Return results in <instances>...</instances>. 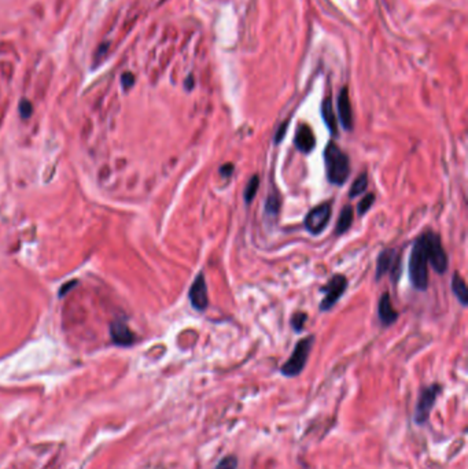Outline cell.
<instances>
[{
	"label": "cell",
	"instance_id": "18",
	"mask_svg": "<svg viewBox=\"0 0 468 469\" xmlns=\"http://www.w3.org/2000/svg\"><path fill=\"white\" fill-rule=\"evenodd\" d=\"M280 196L278 192H274V194H271L268 196V199H267V203H265V211H267V214H274L276 216L280 210Z\"/></svg>",
	"mask_w": 468,
	"mask_h": 469
},
{
	"label": "cell",
	"instance_id": "25",
	"mask_svg": "<svg viewBox=\"0 0 468 469\" xmlns=\"http://www.w3.org/2000/svg\"><path fill=\"white\" fill-rule=\"evenodd\" d=\"M121 83L122 87H124V90H129L133 83H135V77H133V74L132 73H125L121 77Z\"/></svg>",
	"mask_w": 468,
	"mask_h": 469
},
{
	"label": "cell",
	"instance_id": "15",
	"mask_svg": "<svg viewBox=\"0 0 468 469\" xmlns=\"http://www.w3.org/2000/svg\"><path fill=\"white\" fill-rule=\"evenodd\" d=\"M452 290H453V294H454L456 298L458 299V302H460L463 306H467L468 305L467 285H465V281H464L463 277H461L458 273L453 274Z\"/></svg>",
	"mask_w": 468,
	"mask_h": 469
},
{
	"label": "cell",
	"instance_id": "22",
	"mask_svg": "<svg viewBox=\"0 0 468 469\" xmlns=\"http://www.w3.org/2000/svg\"><path fill=\"white\" fill-rule=\"evenodd\" d=\"M238 468V458L235 455H226L224 458L218 461L214 469H237Z\"/></svg>",
	"mask_w": 468,
	"mask_h": 469
},
{
	"label": "cell",
	"instance_id": "7",
	"mask_svg": "<svg viewBox=\"0 0 468 469\" xmlns=\"http://www.w3.org/2000/svg\"><path fill=\"white\" fill-rule=\"evenodd\" d=\"M441 391V387L437 384H432L421 391L420 398L417 401L415 409V421L417 424H424L428 418V414L431 411L432 406L435 403L438 394Z\"/></svg>",
	"mask_w": 468,
	"mask_h": 469
},
{
	"label": "cell",
	"instance_id": "26",
	"mask_svg": "<svg viewBox=\"0 0 468 469\" xmlns=\"http://www.w3.org/2000/svg\"><path fill=\"white\" fill-rule=\"evenodd\" d=\"M233 172V165L232 164H225L222 165L220 168V174L221 176H224V177H229Z\"/></svg>",
	"mask_w": 468,
	"mask_h": 469
},
{
	"label": "cell",
	"instance_id": "9",
	"mask_svg": "<svg viewBox=\"0 0 468 469\" xmlns=\"http://www.w3.org/2000/svg\"><path fill=\"white\" fill-rule=\"evenodd\" d=\"M337 107L338 117H339V121L342 124V127L347 131H350L353 128V110L347 88H342L339 92L337 99Z\"/></svg>",
	"mask_w": 468,
	"mask_h": 469
},
{
	"label": "cell",
	"instance_id": "11",
	"mask_svg": "<svg viewBox=\"0 0 468 469\" xmlns=\"http://www.w3.org/2000/svg\"><path fill=\"white\" fill-rule=\"evenodd\" d=\"M295 147L302 153H311L316 144V137L312 132V129L306 124L300 125L298 131L295 133Z\"/></svg>",
	"mask_w": 468,
	"mask_h": 469
},
{
	"label": "cell",
	"instance_id": "14",
	"mask_svg": "<svg viewBox=\"0 0 468 469\" xmlns=\"http://www.w3.org/2000/svg\"><path fill=\"white\" fill-rule=\"evenodd\" d=\"M321 114H323V120H324V122H326L328 131H330L332 135H335V133L338 132L337 116H335V111H334L332 102L330 98H327L326 101L323 102V106H321Z\"/></svg>",
	"mask_w": 468,
	"mask_h": 469
},
{
	"label": "cell",
	"instance_id": "24",
	"mask_svg": "<svg viewBox=\"0 0 468 469\" xmlns=\"http://www.w3.org/2000/svg\"><path fill=\"white\" fill-rule=\"evenodd\" d=\"M32 113H33V107H32V103L27 99H24V101L20 102V114H21L22 118H29L32 116Z\"/></svg>",
	"mask_w": 468,
	"mask_h": 469
},
{
	"label": "cell",
	"instance_id": "6",
	"mask_svg": "<svg viewBox=\"0 0 468 469\" xmlns=\"http://www.w3.org/2000/svg\"><path fill=\"white\" fill-rule=\"evenodd\" d=\"M347 287V279L343 274H335L332 279L326 284L323 291L326 292V296L323 298L320 303L321 311H328L332 306L335 305L339 298L345 294Z\"/></svg>",
	"mask_w": 468,
	"mask_h": 469
},
{
	"label": "cell",
	"instance_id": "20",
	"mask_svg": "<svg viewBox=\"0 0 468 469\" xmlns=\"http://www.w3.org/2000/svg\"><path fill=\"white\" fill-rule=\"evenodd\" d=\"M374 201H375L374 194H368V195L364 196L363 199H361V202H358V206H357L358 216H364V214H365V213H367V211L372 207Z\"/></svg>",
	"mask_w": 468,
	"mask_h": 469
},
{
	"label": "cell",
	"instance_id": "3",
	"mask_svg": "<svg viewBox=\"0 0 468 469\" xmlns=\"http://www.w3.org/2000/svg\"><path fill=\"white\" fill-rule=\"evenodd\" d=\"M313 343H315V337L313 336H306L304 339H301L300 342L297 343L294 351L290 355V358L284 362V365L280 368V372L287 377H294L304 370L308 361V357L311 354V350L313 347Z\"/></svg>",
	"mask_w": 468,
	"mask_h": 469
},
{
	"label": "cell",
	"instance_id": "28",
	"mask_svg": "<svg viewBox=\"0 0 468 469\" xmlns=\"http://www.w3.org/2000/svg\"><path fill=\"white\" fill-rule=\"evenodd\" d=\"M76 284H77V281H70L69 284H65L62 288H61V292H59V295L62 296L63 294L66 292V291H69V288H70V287H73V285H76Z\"/></svg>",
	"mask_w": 468,
	"mask_h": 469
},
{
	"label": "cell",
	"instance_id": "17",
	"mask_svg": "<svg viewBox=\"0 0 468 469\" xmlns=\"http://www.w3.org/2000/svg\"><path fill=\"white\" fill-rule=\"evenodd\" d=\"M367 187H368V176L364 172V173L360 174L357 179L353 181L350 191H349V198L353 199V198H356V196H358L360 194H363L364 191L367 190Z\"/></svg>",
	"mask_w": 468,
	"mask_h": 469
},
{
	"label": "cell",
	"instance_id": "5",
	"mask_svg": "<svg viewBox=\"0 0 468 469\" xmlns=\"http://www.w3.org/2000/svg\"><path fill=\"white\" fill-rule=\"evenodd\" d=\"M330 218H331V205L324 202V203L313 207L306 214L304 227L312 235H320L326 229Z\"/></svg>",
	"mask_w": 468,
	"mask_h": 469
},
{
	"label": "cell",
	"instance_id": "1",
	"mask_svg": "<svg viewBox=\"0 0 468 469\" xmlns=\"http://www.w3.org/2000/svg\"><path fill=\"white\" fill-rule=\"evenodd\" d=\"M324 162H326L328 181L335 185L345 184L350 174V162L346 154L332 142L328 143V146L326 147Z\"/></svg>",
	"mask_w": 468,
	"mask_h": 469
},
{
	"label": "cell",
	"instance_id": "23",
	"mask_svg": "<svg viewBox=\"0 0 468 469\" xmlns=\"http://www.w3.org/2000/svg\"><path fill=\"white\" fill-rule=\"evenodd\" d=\"M389 272H390V276H391V280H393L394 283H397L401 276V255H398V254L395 255L394 262H393V265H391V268H390Z\"/></svg>",
	"mask_w": 468,
	"mask_h": 469
},
{
	"label": "cell",
	"instance_id": "8",
	"mask_svg": "<svg viewBox=\"0 0 468 469\" xmlns=\"http://www.w3.org/2000/svg\"><path fill=\"white\" fill-rule=\"evenodd\" d=\"M188 298L191 305L198 311L206 310L209 305V295H207V285H206L205 276L199 273L194 280L188 292Z\"/></svg>",
	"mask_w": 468,
	"mask_h": 469
},
{
	"label": "cell",
	"instance_id": "10",
	"mask_svg": "<svg viewBox=\"0 0 468 469\" xmlns=\"http://www.w3.org/2000/svg\"><path fill=\"white\" fill-rule=\"evenodd\" d=\"M378 311L379 318H380V321H382L383 325H391V324L395 322V320L398 318V313H397L394 307H393V303H391V298H390L389 292H384L383 295L380 296Z\"/></svg>",
	"mask_w": 468,
	"mask_h": 469
},
{
	"label": "cell",
	"instance_id": "27",
	"mask_svg": "<svg viewBox=\"0 0 468 469\" xmlns=\"http://www.w3.org/2000/svg\"><path fill=\"white\" fill-rule=\"evenodd\" d=\"M286 129H287V122H284L283 125L279 128V131L276 133V139H275V143H280V140L284 137V133H286Z\"/></svg>",
	"mask_w": 468,
	"mask_h": 469
},
{
	"label": "cell",
	"instance_id": "4",
	"mask_svg": "<svg viewBox=\"0 0 468 469\" xmlns=\"http://www.w3.org/2000/svg\"><path fill=\"white\" fill-rule=\"evenodd\" d=\"M424 243H426V251L428 264L435 269L438 273H445L447 269V257L445 250L442 247L441 239L437 233L427 232L423 233Z\"/></svg>",
	"mask_w": 468,
	"mask_h": 469
},
{
	"label": "cell",
	"instance_id": "12",
	"mask_svg": "<svg viewBox=\"0 0 468 469\" xmlns=\"http://www.w3.org/2000/svg\"><path fill=\"white\" fill-rule=\"evenodd\" d=\"M110 335L117 346H131L135 342V335L124 322H114L110 327Z\"/></svg>",
	"mask_w": 468,
	"mask_h": 469
},
{
	"label": "cell",
	"instance_id": "13",
	"mask_svg": "<svg viewBox=\"0 0 468 469\" xmlns=\"http://www.w3.org/2000/svg\"><path fill=\"white\" fill-rule=\"evenodd\" d=\"M395 251L391 248H386L382 253L379 254L378 262H376V280H379L382 276L387 273L391 268V265L394 262L395 259Z\"/></svg>",
	"mask_w": 468,
	"mask_h": 469
},
{
	"label": "cell",
	"instance_id": "16",
	"mask_svg": "<svg viewBox=\"0 0 468 469\" xmlns=\"http://www.w3.org/2000/svg\"><path fill=\"white\" fill-rule=\"evenodd\" d=\"M353 218H354V214H353V207L350 205L345 206L342 210H341L339 218H338L335 233H337V235H343V233L346 232L347 229L352 227Z\"/></svg>",
	"mask_w": 468,
	"mask_h": 469
},
{
	"label": "cell",
	"instance_id": "21",
	"mask_svg": "<svg viewBox=\"0 0 468 469\" xmlns=\"http://www.w3.org/2000/svg\"><path fill=\"white\" fill-rule=\"evenodd\" d=\"M306 318H308V314L304 313V311H298V313H295L294 316L291 317V325H293V328L297 332H301L304 329Z\"/></svg>",
	"mask_w": 468,
	"mask_h": 469
},
{
	"label": "cell",
	"instance_id": "19",
	"mask_svg": "<svg viewBox=\"0 0 468 469\" xmlns=\"http://www.w3.org/2000/svg\"><path fill=\"white\" fill-rule=\"evenodd\" d=\"M258 185H260L258 176H253L252 179L249 180L248 185H246V190H245V201H246V203H252L254 196L257 194Z\"/></svg>",
	"mask_w": 468,
	"mask_h": 469
},
{
	"label": "cell",
	"instance_id": "2",
	"mask_svg": "<svg viewBox=\"0 0 468 469\" xmlns=\"http://www.w3.org/2000/svg\"><path fill=\"white\" fill-rule=\"evenodd\" d=\"M409 279L415 288L424 291L428 285V258H427L426 243L421 235L413 244L409 257Z\"/></svg>",
	"mask_w": 468,
	"mask_h": 469
}]
</instances>
